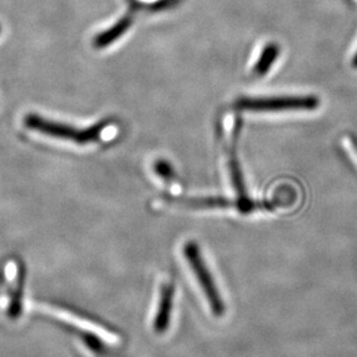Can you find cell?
Masks as SVG:
<instances>
[{"label":"cell","instance_id":"3","mask_svg":"<svg viewBox=\"0 0 357 357\" xmlns=\"http://www.w3.org/2000/svg\"><path fill=\"white\" fill-rule=\"evenodd\" d=\"M237 108L253 112H278L289 109H314L319 100L314 96H281V98H244L238 101Z\"/></svg>","mask_w":357,"mask_h":357},{"label":"cell","instance_id":"4","mask_svg":"<svg viewBox=\"0 0 357 357\" xmlns=\"http://www.w3.org/2000/svg\"><path fill=\"white\" fill-rule=\"evenodd\" d=\"M239 131H241V121H238L237 127L234 128V143H232V146L230 149V162H229V165H230L231 180L234 183V188L236 189V192L239 196L237 209L241 213H252L253 210L265 208V206H262L261 203L253 202V201L248 199L241 164H239L237 155V139Z\"/></svg>","mask_w":357,"mask_h":357},{"label":"cell","instance_id":"1","mask_svg":"<svg viewBox=\"0 0 357 357\" xmlns=\"http://www.w3.org/2000/svg\"><path fill=\"white\" fill-rule=\"evenodd\" d=\"M24 126L33 130L52 136V137L69 139V141L75 142L78 144H87V143L96 142V139L101 137L103 130L108 126V122L102 121L89 129H78V128L71 127L68 124L57 123L54 121L45 120L43 117L35 115V114H29L24 117Z\"/></svg>","mask_w":357,"mask_h":357},{"label":"cell","instance_id":"6","mask_svg":"<svg viewBox=\"0 0 357 357\" xmlns=\"http://www.w3.org/2000/svg\"><path fill=\"white\" fill-rule=\"evenodd\" d=\"M131 22H132V19L129 15L122 17L115 26L98 35L94 40V45L96 48H105L110 43H113L114 41H116L117 38L124 34L128 31V28L130 27Z\"/></svg>","mask_w":357,"mask_h":357},{"label":"cell","instance_id":"9","mask_svg":"<svg viewBox=\"0 0 357 357\" xmlns=\"http://www.w3.org/2000/svg\"><path fill=\"white\" fill-rule=\"evenodd\" d=\"M155 171L160 178H164L166 181H171L174 178V172H173L172 166L165 160H158L155 164Z\"/></svg>","mask_w":357,"mask_h":357},{"label":"cell","instance_id":"10","mask_svg":"<svg viewBox=\"0 0 357 357\" xmlns=\"http://www.w3.org/2000/svg\"><path fill=\"white\" fill-rule=\"evenodd\" d=\"M353 66H354V68H357V54L355 55L354 61H353Z\"/></svg>","mask_w":357,"mask_h":357},{"label":"cell","instance_id":"7","mask_svg":"<svg viewBox=\"0 0 357 357\" xmlns=\"http://www.w3.org/2000/svg\"><path fill=\"white\" fill-rule=\"evenodd\" d=\"M178 203H183L190 208H237L238 203L232 202L225 197H201V199H169Z\"/></svg>","mask_w":357,"mask_h":357},{"label":"cell","instance_id":"2","mask_svg":"<svg viewBox=\"0 0 357 357\" xmlns=\"http://www.w3.org/2000/svg\"><path fill=\"white\" fill-rule=\"evenodd\" d=\"M183 255L197 278L199 287L202 289L203 294L206 295V301L213 314L217 317L223 316L225 307L222 301V296L218 291L217 285L215 284L209 268L203 260L199 245L195 244L194 241H187L183 246Z\"/></svg>","mask_w":357,"mask_h":357},{"label":"cell","instance_id":"8","mask_svg":"<svg viewBox=\"0 0 357 357\" xmlns=\"http://www.w3.org/2000/svg\"><path fill=\"white\" fill-rule=\"evenodd\" d=\"M278 52H280V48H278V45L269 43V45H266L260 59L255 64V75L259 77L265 76L266 73L271 69V66L274 64L275 61L278 59Z\"/></svg>","mask_w":357,"mask_h":357},{"label":"cell","instance_id":"5","mask_svg":"<svg viewBox=\"0 0 357 357\" xmlns=\"http://www.w3.org/2000/svg\"><path fill=\"white\" fill-rule=\"evenodd\" d=\"M173 301H174V285L173 283H164L160 289L158 311L155 314V331L158 334L165 333L169 330L172 314Z\"/></svg>","mask_w":357,"mask_h":357}]
</instances>
